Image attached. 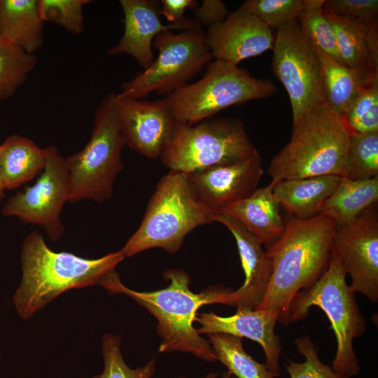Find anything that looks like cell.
Segmentation results:
<instances>
[{"label": "cell", "instance_id": "cell-12", "mask_svg": "<svg viewBox=\"0 0 378 378\" xmlns=\"http://www.w3.org/2000/svg\"><path fill=\"white\" fill-rule=\"evenodd\" d=\"M46 165L34 184L17 192L4 204V216H15L22 223L41 227L52 241L65 232L61 220L64 205L69 202V178L65 158L58 148H46Z\"/></svg>", "mask_w": 378, "mask_h": 378}, {"label": "cell", "instance_id": "cell-11", "mask_svg": "<svg viewBox=\"0 0 378 378\" xmlns=\"http://www.w3.org/2000/svg\"><path fill=\"white\" fill-rule=\"evenodd\" d=\"M272 50V71L288 95L295 125L313 108L326 102L320 60L297 20L277 29Z\"/></svg>", "mask_w": 378, "mask_h": 378}, {"label": "cell", "instance_id": "cell-25", "mask_svg": "<svg viewBox=\"0 0 378 378\" xmlns=\"http://www.w3.org/2000/svg\"><path fill=\"white\" fill-rule=\"evenodd\" d=\"M315 49L321 64L325 102L342 115L362 87L378 75L347 67Z\"/></svg>", "mask_w": 378, "mask_h": 378}, {"label": "cell", "instance_id": "cell-32", "mask_svg": "<svg viewBox=\"0 0 378 378\" xmlns=\"http://www.w3.org/2000/svg\"><path fill=\"white\" fill-rule=\"evenodd\" d=\"M304 4L305 0H246L239 8L277 30L296 20Z\"/></svg>", "mask_w": 378, "mask_h": 378}, {"label": "cell", "instance_id": "cell-9", "mask_svg": "<svg viewBox=\"0 0 378 378\" xmlns=\"http://www.w3.org/2000/svg\"><path fill=\"white\" fill-rule=\"evenodd\" d=\"M256 152L241 120L212 117L195 124L176 122L160 158L169 171L190 174L236 162Z\"/></svg>", "mask_w": 378, "mask_h": 378}, {"label": "cell", "instance_id": "cell-41", "mask_svg": "<svg viewBox=\"0 0 378 378\" xmlns=\"http://www.w3.org/2000/svg\"><path fill=\"white\" fill-rule=\"evenodd\" d=\"M218 376V373H209L203 378H216ZM177 378H186V377H177Z\"/></svg>", "mask_w": 378, "mask_h": 378}, {"label": "cell", "instance_id": "cell-37", "mask_svg": "<svg viewBox=\"0 0 378 378\" xmlns=\"http://www.w3.org/2000/svg\"><path fill=\"white\" fill-rule=\"evenodd\" d=\"M229 12L225 4L220 0H204L193 13V20L200 25L207 29L223 22Z\"/></svg>", "mask_w": 378, "mask_h": 378}, {"label": "cell", "instance_id": "cell-38", "mask_svg": "<svg viewBox=\"0 0 378 378\" xmlns=\"http://www.w3.org/2000/svg\"><path fill=\"white\" fill-rule=\"evenodd\" d=\"M197 6V2L194 0H161L160 13L170 24L181 23L188 19L184 17L186 10L195 9Z\"/></svg>", "mask_w": 378, "mask_h": 378}, {"label": "cell", "instance_id": "cell-35", "mask_svg": "<svg viewBox=\"0 0 378 378\" xmlns=\"http://www.w3.org/2000/svg\"><path fill=\"white\" fill-rule=\"evenodd\" d=\"M298 351L305 358L303 363L288 360L284 367L290 378H340L331 366L320 360L314 343L309 335H302L295 340Z\"/></svg>", "mask_w": 378, "mask_h": 378}, {"label": "cell", "instance_id": "cell-22", "mask_svg": "<svg viewBox=\"0 0 378 378\" xmlns=\"http://www.w3.org/2000/svg\"><path fill=\"white\" fill-rule=\"evenodd\" d=\"M43 36L38 0H0V38L34 54Z\"/></svg>", "mask_w": 378, "mask_h": 378}, {"label": "cell", "instance_id": "cell-30", "mask_svg": "<svg viewBox=\"0 0 378 378\" xmlns=\"http://www.w3.org/2000/svg\"><path fill=\"white\" fill-rule=\"evenodd\" d=\"M340 116L350 135L378 132V77L362 87Z\"/></svg>", "mask_w": 378, "mask_h": 378}, {"label": "cell", "instance_id": "cell-21", "mask_svg": "<svg viewBox=\"0 0 378 378\" xmlns=\"http://www.w3.org/2000/svg\"><path fill=\"white\" fill-rule=\"evenodd\" d=\"M342 176L325 175L293 178L273 183V192L280 205L298 219H307L319 214Z\"/></svg>", "mask_w": 378, "mask_h": 378}, {"label": "cell", "instance_id": "cell-20", "mask_svg": "<svg viewBox=\"0 0 378 378\" xmlns=\"http://www.w3.org/2000/svg\"><path fill=\"white\" fill-rule=\"evenodd\" d=\"M273 186L271 182L258 188L246 198L230 204L218 213L237 220L265 248L281 237L285 228Z\"/></svg>", "mask_w": 378, "mask_h": 378}, {"label": "cell", "instance_id": "cell-19", "mask_svg": "<svg viewBox=\"0 0 378 378\" xmlns=\"http://www.w3.org/2000/svg\"><path fill=\"white\" fill-rule=\"evenodd\" d=\"M279 315L272 310L237 309L230 316H220L214 312L202 313L197 317L201 327L198 334L224 333L247 337L260 344L266 357V365L276 377L280 375L279 358L281 342L275 332Z\"/></svg>", "mask_w": 378, "mask_h": 378}, {"label": "cell", "instance_id": "cell-31", "mask_svg": "<svg viewBox=\"0 0 378 378\" xmlns=\"http://www.w3.org/2000/svg\"><path fill=\"white\" fill-rule=\"evenodd\" d=\"M378 176V132L350 136L344 177L365 180Z\"/></svg>", "mask_w": 378, "mask_h": 378}, {"label": "cell", "instance_id": "cell-23", "mask_svg": "<svg viewBox=\"0 0 378 378\" xmlns=\"http://www.w3.org/2000/svg\"><path fill=\"white\" fill-rule=\"evenodd\" d=\"M45 165V149L26 136L13 134L0 145V174L6 190L32 180Z\"/></svg>", "mask_w": 378, "mask_h": 378}, {"label": "cell", "instance_id": "cell-2", "mask_svg": "<svg viewBox=\"0 0 378 378\" xmlns=\"http://www.w3.org/2000/svg\"><path fill=\"white\" fill-rule=\"evenodd\" d=\"M163 277L170 281L169 285L150 292L128 288L115 271L99 285L112 295L122 293L130 297L157 318V332L162 340L158 352H187L205 361L215 362L217 358L209 342L197 333L192 324L202 306L225 304L227 294L231 289L215 286L194 293L190 289L189 275L179 269L167 270Z\"/></svg>", "mask_w": 378, "mask_h": 378}, {"label": "cell", "instance_id": "cell-33", "mask_svg": "<svg viewBox=\"0 0 378 378\" xmlns=\"http://www.w3.org/2000/svg\"><path fill=\"white\" fill-rule=\"evenodd\" d=\"M104 370L92 378H151L155 372V358L144 366L131 369L125 363L120 351V337L106 334L102 338Z\"/></svg>", "mask_w": 378, "mask_h": 378}, {"label": "cell", "instance_id": "cell-16", "mask_svg": "<svg viewBox=\"0 0 378 378\" xmlns=\"http://www.w3.org/2000/svg\"><path fill=\"white\" fill-rule=\"evenodd\" d=\"M213 57L235 65L272 49L274 35L258 18L238 8L205 32Z\"/></svg>", "mask_w": 378, "mask_h": 378}, {"label": "cell", "instance_id": "cell-8", "mask_svg": "<svg viewBox=\"0 0 378 378\" xmlns=\"http://www.w3.org/2000/svg\"><path fill=\"white\" fill-rule=\"evenodd\" d=\"M276 92L271 80L255 78L238 65L215 59L207 64L201 79L181 87L164 100L176 122L195 124L229 106Z\"/></svg>", "mask_w": 378, "mask_h": 378}, {"label": "cell", "instance_id": "cell-24", "mask_svg": "<svg viewBox=\"0 0 378 378\" xmlns=\"http://www.w3.org/2000/svg\"><path fill=\"white\" fill-rule=\"evenodd\" d=\"M377 200L378 176L365 180L342 176L318 214L331 218L340 227L354 220Z\"/></svg>", "mask_w": 378, "mask_h": 378}, {"label": "cell", "instance_id": "cell-29", "mask_svg": "<svg viewBox=\"0 0 378 378\" xmlns=\"http://www.w3.org/2000/svg\"><path fill=\"white\" fill-rule=\"evenodd\" d=\"M36 61L34 54L0 38V100L15 94L27 80Z\"/></svg>", "mask_w": 378, "mask_h": 378}, {"label": "cell", "instance_id": "cell-28", "mask_svg": "<svg viewBox=\"0 0 378 378\" xmlns=\"http://www.w3.org/2000/svg\"><path fill=\"white\" fill-rule=\"evenodd\" d=\"M325 0H305L297 20L302 32L314 47L340 63L333 27L328 18Z\"/></svg>", "mask_w": 378, "mask_h": 378}, {"label": "cell", "instance_id": "cell-34", "mask_svg": "<svg viewBox=\"0 0 378 378\" xmlns=\"http://www.w3.org/2000/svg\"><path fill=\"white\" fill-rule=\"evenodd\" d=\"M89 0H38V10L44 22H50L74 34L84 30L83 7Z\"/></svg>", "mask_w": 378, "mask_h": 378}, {"label": "cell", "instance_id": "cell-26", "mask_svg": "<svg viewBox=\"0 0 378 378\" xmlns=\"http://www.w3.org/2000/svg\"><path fill=\"white\" fill-rule=\"evenodd\" d=\"M325 12L333 27L340 64L360 70L368 75H378L372 74L369 67L368 48L369 22L350 20L326 10Z\"/></svg>", "mask_w": 378, "mask_h": 378}, {"label": "cell", "instance_id": "cell-7", "mask_svg": "<svg viewBox=\"0 0 378 378\" xmlns=\"http://www.w3.org/2000/svg\"><path fill=\"white\" fill-rule=\"evenodd\" d=\"M106 94L97 108L91 136L84 148L65 158L69 178V202L90 200L102 203L111 198L113 184L124 167L125 146L120 133L115 100Z\"/></svg>", "mask_w": 378, "mask_h": 378}, {"label": "cell", "instance_id": "cell-27", "mask_svg": "<svg viewBox=\"0 0 378 378\" xmlns=\"http://www.w3.org/2000/svg\"><path fill=\"white\" fill-rule=\"evenodd\" d=\"M216 356L231 374L238 378H275L265 364L255 360L244 349L242 337L224 333L206 335Z\"/></svg>", "mask_w": 378, "mask_h": 378}, {"label": "cell", "instance_id": "cell-18", "mask_svg": "<svg viewBox=\"0 0 378 378\" xmlns=\"http://www.w3.org/2000/svg\"><path fill=\"white\" fill-rule=\"evenodd\" d=\"M212 220L225 225L234 237L245 274L243 285L227 295L226 304L237 309L255 310L267 292L272 272V262L262 245L240 223L224 214Z\"/></svg>", "mask_w": 378, "mask_h": 378}, {"label": "cell", "instance_id": "cell-14", "mask_svg": "<svg viewBox=\"0 0 378 378\" xmlns=\"http://www.w3.org/2000/svg\"><path fill=\"white\" fill-rule=\"evenodd\" d=\"M115 110L125 145L148 158H160L176 124L164 99L150 102L117 94Z\"/></svg>", "mask_w": 378, "mask_h": 378}, {"label": "cell", "instance_id": "cell-36", "mask_svg": "<svg viewBox=\"0 0 378 378\" xmlns=\"http://www.w3.org/2000/svg\"><path fill=\"white\" fill-rule=\"evenodd\" d=\"M324 10L336 16L361 22L377 20V0H325Z\"/></svg>", "mask_w": 378, "mask_h": 378}, {"label": "cell", "instance_id": "cell-3", "mask_svg": "<svg viewBox=\"0 0 378 378\" xmlns=\"http://www.w3.org/2000/svg\"><path fill=\"white\" fill-rule=\"evenodd\" d=\"M125 258L121 249L95 259L55 252L34 230L22 246V279L13 297L15 308L27 320L69 289L99 285Z\"/></svg>", "mask_w": 378, "mask_h": 378}, {"label": "cell", "instance_id": "cell-4", "mask_svg": "<svg viewBox=\"0 0 378 378\" xmlns=\"http://www.w3.org/2000/svg\"><path fill=\"white\" fill-rule=\"evenodd\" d=\"M350 134L340 115L326 102L293 125L288 144L272 159L271 182L325 175L344 176Z\"/></svg>", "mask_w": 378, "mask_h": 378}, {"label": "cell", "instance_id": "cell-40", "mask_svg": "<svg viewBox=\"0 0 378 378\" xmlns=\"http://www.w3.org/2000/svg\"><path fill=\"white\" fill-rule=\"evenodd\" d=\"M5 187L2 181V178L0 174V203L5 197L6 193H5Z\"/></svg>", "mask_w": 378, "mask_h": 378}, {"label": "cell", "instance_id": "cell-39", "mask_svg": "<svg viewBox=\"0 0 378 378\" xmlns=\"http://www.w3.org/2000/svg\"><path fill=\"white\" fill-rule=\"evenodd\" d=\"M368 48L369 67L372 74H378V25L377 20L368 23Z\"/></svg>", "mask_w": 378, "mask_h": 378}, {"label": "cell", "instance_id": "cell-15", "mask_svg": "<svg viewBox=\"0 0 378 378\" xmlns=\"http://www.w3.org/2000/svg\"><path fill=\"white\" fill-rule=\"evenodd\" d=\"M264 173L258 151L227 164L188 174L198 200L212 213L251 195Z\"/></svg>", "mask_w": 378, "mask_h": 378}, {"label": "cell", "instance_id": "cell-42", "mask_svg": "<svg viewBox=\"0 0 378 378\" xmlns=\"http://www.w3.org/2000/svg\"><path fill=\"white\" fill-rule=\"evenodd\" d=\"M221 378H234L232 377V374L229 372H224Z\"/></svg>", "mask_w": 378, "mask_h": 378}, {"label": "cell", "instance_id": "cell-5", "mask_svg": "<svg viewBox=\"0 0 378 378\" xmlns=\"http://www.w3.org/2000/svg\"><path fill=\"white\" fill-rule=\"evenodd\" d=\"M212 216L196 196L188 174L169 171L157 183L139 227L121 250L125 257L153 248L176 253L187 234L213 223Z\"/></svg>", "mask_w": 378, "mask_h": 378}, {"label": "cell", "instance_id": "cell-10", "mask_svg": "<svg viewBox=\"0 0 378 378\" xmlns=\"http://www.w3.org/2000/svg\"><path fill=\"white\" fill-rule=\"evenodd\" d=\"M202 28L174 34H159L153 45L158 50L156 59L141 72L122 85L119 94L142 99L151 92L168 96L187 84L214 58Z\"/></svg>", "mask_w": 378, "mask_h": 378}, {"label": "cell", "instance_id": "cell-1", "mask_svg": "<svg viewBox=\"0 0 378 378\" xmlns=\"http://www.w3.org/2000/svg\"><path fill=\"white\" fill-rule=\"evenodd\" d=\"M335 230V221L322 214L307 219L286 218L282 235L265 249L272 272L257 309L274 311L278 322L284 326L290 325L293 298L314 284L328 267Z\"/></svg>", "mask_w": 378, "mask_h": 378}, {"label": "cell", "instance_id": "cell-17", "mask_svg": "<svg viewBox=\"0 0 378 378\" xmlns=\"http://www.w3.org/2000/svg\"><path fill=\"white\" fill-rule=\"evenodd\" d=\"M120 4L124 14V33L118 43L110 48L108 55H129L144 69L154 60L152 43L159 34L169 30L202 28L190 18L181 23L163 24L158 1L120 0Z\"/></svg>", "mask_w": 378, "mask_h": 378}, {"label": "cell", "instance_id": "cell-6", "mask_svg": "<svg viewBox=\"0 0 378 378\" xmlns=\"http://www.w3.org/2000/svg\"><path fill=\"white\" fill-rule=\"evenodd\" d=\"M346 273L336 253L332 250L326 270L311 286L299 291L289 307L290 324L305 319L310 309L318 307L326 314L337 342L331 368L340 378H350L360 373L353 340L366 330L355 293L346 281Z\"/></svg>", "mask_w": 378, "mask_h": 378}, {"label": "cell", "instance_id": "cell-13", "mask_svg": "<svg viewBox=\"0 0 378 378\" xmlns=\"http://www.w3.org/2000/svg\"><path fill=\"white\" fill-rule=\"evenodd\" d=\"M332 250L354 293L378 301V213L375 204L346 225L336 227Z\"/></svg>", "mask_w": 378, "mask_h": 378}]
</instances>
